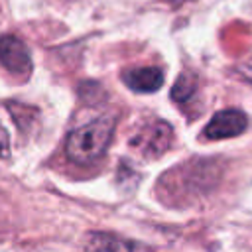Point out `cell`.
<instances>
[{"mask_svg": "<svg viewBox=\"0 0 252 252\" xmlns=\"http://www.w3.org/2000/svg\"><path fill=\"white\" fill-rule=\"evenodd\" d=\"M112 132H114V118L110 116H100L75 128L65 144V152L69 159L81 165L96 161L106 152Z\"/></svg>", "mask_w": 252, "mask_h": 252, "instance_id": "6da1fadb", "label": "cell"}, {"mask_svg": "<svg viewBox=\"0 0 252 252\" xmlns=\"http://www.w3.org/2000/svg\"><path fill=\"white\" fill-rule=\"evenodd\" d=\"M173 138V130L163 120H152L140 128V132L130 140V146L148 158H159L165 150H169Z\"/></svg>", "mask_w": 252, "mask_h": 252, "instance_id": "7a4b0ae2", "label": "cell"}, {"mask_svg": "<svg viewBox=\"0 0 252 252\" xmlns=\"http://www.w3.org/2000/svg\"><path fill=\"white\" fill-rule=\"evenodd\" d=\"M0 63L12 75L28 77L32 71V57L28 45L18 35H0Z\"/></svg>", "mask_w": 252, "mask_h": 252, "instance_id": "3957f363", "label": "cell"}, {"mask_svg": "<svg viewBox=\"0 0 252 252\" xmlns=\"http://www.w3.org/2000/svg\"><path fill=\"white\" fill-rule=\"evenodd\" d=\"M248 118L238 108H226L217 112L209 124L205 126V136L209 140H222V138H234L246 130Z\"/></svg>", "mask_w": 252, "mask_h": 252, "instance_id": "277c9868", "label": "cell"}, {"mask_svg": "<svg viewBox=\"0 0 252 252\" xmlns=\"http://www.w3.org/2000/svg\"><path fill=\"white\" fill-rule=\"evenodd\" d=\"M85 252H152L148 246L108 234V232H93L85 244Z\"/></svg>", "mask_w": 252, "mask_h": 252, "instance_id": "5b68a950", "label": "cell"}, {"mask_svg": "<svg viewBox=\"0 0 252 252\" xmlns=\"http://www.w3.org/2000/svg\"><path fill=\"white\" fill-rule=\"evenodd\" d=\"M122 81L136 93H156L163 85V71L159 67H136L124 71Z\"/></svg>", "mask_w": 252, "mask_h": 252, "instance_id": "8992f818", "label": "cell"}, {"mask_svg": "<svg viewBox=\"0 0 252 252\" xmlns=\"http://www.w3.org/2000/svg\"><path fill=\"white\" fill-rule=\"evenodd\" d=\"M195 91H197V79H195V75L183 73V75H179V79L175 81V85L171 89V98L175 102H187L195 94Z\"/></svg>", "mask_w": 252, "mask_h": 252, "instance_id": "52a82bcc", "label": "cell"}, {"mask_svg": "<svg viewBox=\"0 0 252 252\" xmlns=\"http://www.w3.org/2000/svg\"><path fill=\"white\" fill-rule=\"evenodd\" d=\"M10 154V146H8V134L6 130L0 126V158H8Z\"/></svg>", "mask_w": 252, "mask_h": 252, "instance_id": "ba28073f", "label": "cell"}, {"mask_svg": "<svg viewBox=\"0 0 252 252\" xmlns=\"http://www.w3.org/2000/svg\"><path fill=\"white\" fill-rule=\"evenodd\" d=\"M169 4H173V6H181V4H185V2H191V0H167Z\"/></svg>", "mask_w": 252, "mask_h": 252, "instance_id": "9c48e42d", "label": "cell"}]
</instances>
